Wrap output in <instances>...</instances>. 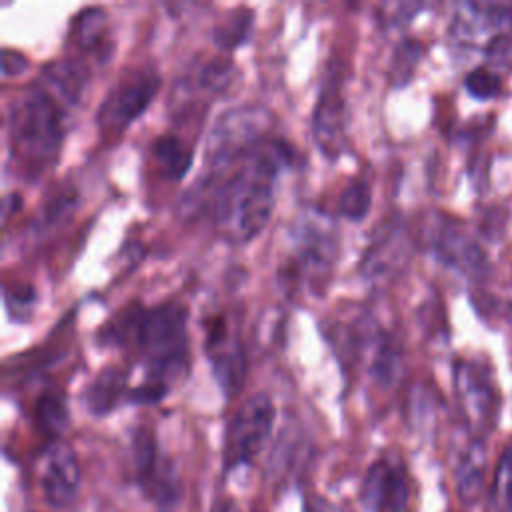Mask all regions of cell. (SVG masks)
<instances>
[{
    "mask_svg": "<svg viewBox=\"0 0 512 512\" xmlns=\"http://www.w3.org/2000/svg\"><path fill=\"white\" fill-rule=\"evenodd\" d=\"M274 404L266 392H256L230 418L224 434V470L230 472L238 466L250 464L266 440L274 424Z\"/></svg>",
    "mask_w": 512,
    "mask_h": 512,
    "instance_id": "cell-7",
    "label": "cell"
},
{
    "mask_svg": "<svg viewBox=\"0 0 512 512\" xmlns=\"http://www.w3.org/2000/svg\"><path fill=\"white\" fill-rule=\"evenodd\" d=\"M408 236L404 226L386 224L380 236L366 248L362 258V274L370 280H386L404 266L408 258Z\"/></svg>",
    "mask_w": 512,
    "mask_h": 512,
    "instance_id": "cell-15",
    "label": "cell"
},
{
    "mask_svg": "<svg viewBox=\"0 0 512 512\" xmlns=\"http://www.w3.org/2000/svg\"><path fill=\"white\" fill-rule=\"evenodd\" d=\"M78 196L76 190L70 186H62L60 190H56L50 200H46L40 206V214H38V226L40 228H52L58 222H62L76 206Z\"/></svg>",
    "mask_w": 512,
    "mask_h": 512,
    "instance_id": "cell-27",
    "label": "cell"
},
{
    "mask_svg": "<svg viewBox=\"0 0 512 512\" xmlns=\"http://www.w3.org/2000/svg\"><path fill=\"white\" fill-rule=\"evenodd\" d=\"M204 350L212 366V374L220 384L224 396H236L242 390L246 378V354L240 336L230 330L224 318H216L210 322Z\"/></svg>",
    "mask_w": 512,
    "mask_h": 512,
    "instance_id": "cell-10",
    "label": "cell"
},
{
    "mask_svg": "<svg viewBox=\"0 0 512 512\" xmlns=\"http://www.w3.org/2000/svg\"><path fill=\"white\" fill-rule=\"evenodd\" d=\"M494 496L504 512H512V444L498 460L494 474Z\"/></svg>",
    "mask_w": 512,
    "mask_h": 512,
    "instance_id": "cell-29",
    "label": "cell"
},
{
    "mask_svg": "<svg viewBox=\"0 0 512 512\" xmlns=\"http://www.w3.org/2000/svg\"><path fill=\"white\" fill-rule=\"evenodd\" d=\"M158 88L160 76L150 66H138L122 72L98 104V130L108 136L126 130L136 118L146 112Z\"/></svg>",
    "mask_w": 512,
    "mask_h": 512,
    "instance_id": "cell-6",
    "label": "cell"
},
{
    "mask_svg": "<svg viewBox=\"0 0 512 512\" xmlns=\"http://www.w3.org/2000/svg\"><path fill=\"white\" fill-rule=\"evenodd\" d=\"M484 478H486V452L482 440H474L458 458L454 480H456V492L458 498L464 504H474L482 490H484Z\"/></svg>",
    "mask_w": 512,
    "mask_h": 512,
    "instance_id": "cell-18",
    "label": "cell"
},
{
    "mask_svg": "<svg viewBox=\"0 0 512 512\" xmlns=\"http://www.w3.org/2000/svg\"><path fill=\"white\" fill-rule=\"evenodd\" d=\"M28 58L12 48H2V76L10 78V76H20L28 70Z\"/></svg>",
    "mask_w": 512,
    "mask_h": 512,
    "instance_id": "cell-31",
    "label": "cell"
},
{
    "mask_svg": "<svg viewBox=\"0 0 512 512\" xmlns=\"http://www.w3.org/2000/svg\"><path fill=\"white\" fill-rule=\"evenodd\" d=\"M450 36L460 48L480 50L490 68L512 62V6L502 2H464L456 6Z\"/></svg>",
    "mask_w": 512,
    "mask_h": 512,
    "instance_id": "cell-4",
    "label": "cell"
},
{
    "mask_svg": "<svg viewBox=\"0 0 512 512\" xmlns=\"http://www.w3.org/2000/svg\"><path fill=\"white\" fill-rule=\"evenodd\" d=\"M464 86L468 94L476 100H488L502 92V80L498 72L492 70L490 66L472 68L464 78Z\"/></svg>",
    "mask_w": 512,
    "mask_h": 512,
    "instance_id": "cell-28",
    "label": "cell"
},
{
    "mask_svg": "<svg viewBox=\"0 0 512 512\" xmlns=\"http://www.w3.org/2000/svg\"><path fill=\"white\" fill-rule=\"evenodd\" d=\"M70 110L40 84H32L8 102L6 134L12 160L28 172H40L56 162Z\"/></svg>",
    "mask_w": 512,
    "mask_h": 512,
    "instance_id": "cell-3",
    "label": "cell"
},
{
    "mask_svg": "<svg viewBox=\"0 0 512 512\" xmlns=\"http://www.w3.org/2000/svg\"><path fill=\"white\" fill-rule=\"evenodd\" d=\"M102 338L118 346L128 344L144 362L146 376L140 386L128 390L130 402L156 404L188 374V310L178 302L126 308L106 326Z\"/></svg>",
    "mask_w": 512,
    "mask_h": 512,
    "instance_id": "cell-2",
    "label": "cell"
},
{
    "mask_svg": "<svg viewBox=\"0 0 512 512\" xmlns=\"http://www.w3.org/2000/svg\"><path fill=\"white\" fill-rule=\"evenodd\" d=\"M296 256H298L300 270H304L306 274H312V276H320V274L328 272V268L332 264L334 244H332L330 236H326L324 232L306 228V230H302V234L298 238Z\"/></svg>",
    "mask_w": 512,
    "mask_h": 512,
    "instance_id": "cell-20",
    "label": "cell"
},
{
    "mask_svg": "<svg viewBox=\"0 0 512 512\" xmlns=\"http://www.w3.org/2000/svg\"><path fill=\"white\" fill-rule=\"evenodd\" d=\"M304 512H340V510L322 498H310L304 506Z\"/></svg>",
    "mask_w": 512,
    "mask_h": 512,
    "instance_id": "cell-32",
    "label": "cell"
},
{
    "mask_svg": "<svg viewBox=\"0 0 512 512\" xmlns=\"http://www.w3.org/2000/svg\"><path fill=\"white\" fill-rule=\"evenodd\" d=\"M36 294L32 286H6L4 288V302L10 318H16L24 322V318L30 316L34 306Z\"/></svg>",
    "mask_w": 512,
    "mask_h": 512,
    "instance_id": "cell-30",
    "label": "cell"
},
{
    "mask_svg": "<svg viewBox=\"0 0 512 512\" xmlns=\"http://www.w3.org/2000/svg\"><path fill=\"white\" fill-rule=\"evenodd\" d=\"M292 158L286 140L266 136L226 174L218 178L202 176L182 194L178 206L184 216H192L206 204L218 234L230 244H246L268 224L278 174Z\"/></svg>",
    "mask_w": 512,
    "mask_h": 512,
    "instance_id": "cell-1",
    "label": "cell"
},
{
    "mask_svg": "<svg viewBox=\"0 0 512 512\" xmlns=\"http://www.w3.org/2000/svg\"><path fill=\"white\" fill-rule=\"evenodd\" d=\"M214 512H238L234 506H232V502H222V504H218L216 508H214Z\"/></svg>",
    "mask_w": 512,
    "mask_h": 512,
    "instance_id": "cell-33",
    "label": "cell"
},
{
    "mask_svg": "<svg viewBox=\"0 0 512 512\" xmlns=\"http://www.w3.org/2000/svg\"><path fill=\"white\" fill-rule=\"evenodd\" d=\"M140 486L146 492V496L152 502H156L162 510L176 506L180 500V492H182L178 474H176L172 462L166 458L158 460V464L152 468V472L144 480H140Z\"/></svg>",
    "mask_w": 512,
    "mask_h": 512,
    "instance_id": "cell-22",
    "label": "cell"
},
{
    "mask_svg": "<svg viewBox=\"0 0 512 512\" xmlns=\"http://www.w3.org/2000/svg\"><path fill=\"white\" fill-rule=\"evenodd\" d=\"M428 246L434 256L470 280H484L490 274V262L482 246L472 238L464 224L436 214L428 224Z\"/></svg>",
    "mask_w": 512,
    "mask_h": 512,
    "instance_id": "cell-9",
    "label": "cell"
},
{
    "mask_svg": "<svg viewBox=\"0 0 512 512\" xmlns=\"http://www.w3.org/2000/svg\"><path fill=\"white\" fill-rule=\"evenodd\" d=\"M250 26H252V14L250 10H244V8H238L230 14H226V18H222L216 28H214V42L220 46V48H226V50H232L236 48L238 44H242L250 32Z\"/></svg>",
    "mask_w": 512,
    "mask_h": 512,
    "instance_id": "cell-24",
    "label": "cell"
},
{
    "mask_svg": "<svg viewBox=\"0 0 512 512\" xmlns=\"http://www.w3.org/2000/svg\"><path fill=\"white\" fill-rule=\"evenodd\" d=\"M68 44L82 54L106 58L110 54V20L104 8L86 6L76 12L68 26Z\"/></svg>",
    "mask_w": 512,
    "mask_h": 512,
    "instance_id": "cell-16",
    "label": "cell"
},
{
    "mask_svg": "<svg viewBox=\"0 0 512 512\" xmlns=\"http://www.w3.org/2000/svg\"><path fill=\"white\" fill-rule=\"evenodd\" d=\"M338 78H328L316 98L312 112V136L318 150L338 158L346 150V104Z\"/></svg>",
    "mask_w": 512,
    "mask_h": 512,
    "instance_id": "cell-11",
    "label": "cell"
},
{
    "mask_svg": "<svg viewBox=\"0 0 512 512\" xmlns=\"http://www.w3.org/2000/svg\"><path fill=\"white\" fill-rule=\"evenodd\" d=\"M34 82L40 84L44 90H48L68 110H72L80 104L88 88L90 68L84 60L76 56H66V58H58L44 64Z\"/></svg>",
    "mask_w": 512,
    "mask_h": 512,
    "instance_id": "cell-14",
    "label": "cell"
},
{
    "mask_svg": "<svg viewBox=\"0 0 512 512\" xmlns=\"http://www.w3.org/2000/svg\"><path fill=\"white\" fill-rule=\"evenodd\" d=\"M160 452H158V446H156V440H154V434L140 426L134 430L132 434V468H134V476L136 480H144L152 468L158 464L160 460Z\"/></svg>",
    "mask_w": 512,
    "mask_h": 512,
    "instance_id": "cell-23",
    "label": "cell"
},
{
    "mask_svg": "<svg viewBox=\"0 0 512 512\" xmlns=\"http://www.w3.org/2000/svg\"><path fill=\"white\" fill-rule=\"evenodd\" d=\"M126 382H128V372L118 368V366H106L102 368L94 380L88 384L84 392V402L90 414L94 416H104L110 410L116 408L120 398L126 394Z\"/></svg>",
    "mask_w": 512,
    "mask_h": 512,
    "instance_id": "cell-17",
    "label": "cell"
},
{
    "mask_svg": "<svg viewBox=\"0 0 512 512\" xmlns=\"http://www.w3.org/2000/svg\"><path fill=\"white\" fill-rule=\"evenodd\" d=\"M408 480L402 464L376 460L362 482V502L372 512H404L408 506Z\"/></svg>",
    "mask_w": 512,
    "mask_h": 512,
    "instance_id": "cell-12",
    "label": "cell"
},
{
    "mask_svg": "<svg viewBox=\"0 0 512 512\" xmlns=\"http://www.w3.org/2000/svg\"><path fill=\"white\" fill-rule=\"evenodd\" d=\"M150 154L160 176L168 180H180L186 176L192 164V150L180 136L172 132L156 136L150 144Z\"/></svg>",
    "mask_w": 512,
    "mask_h": 512,
    "instance_id": "cell-19",
    "label": "cell"
},
{
    "mask_svg": "<svg viewBox=\"0 0 512 512\" xmlns=\"http://www.w3.org/2000/svg\"><path fill=\"white\" fill-rule=\"evenodd\" d=\"M270 116L260 106H236L224 112L210 128L204 150L206 178H218L234 168L268 134Z\"/></svg>",
    "mask_w": 512,
    "mask_h": 512,
    "instance_id": "cell-5",
    "label": "cell"
},
{
    "mask_svg": "<svg viewBox=\"0 0 512 512\" xmlns=\"http://www.w3.org/2000/svg\"><path fill=\"white\" fill-rule=\"evenodd\" d=\"M370 204H372L370 184L362 178H356L342 190L338 198V212L352 222H360L370 212Z\"/></svg>",
    "mask_w": 512,
    "mask_h": 512,
    "instance_id": "cell-25",
    "label": "cell"
},
{
    "mask_svg": "<svg viewBox=\"0 0 512 512\" xmlns=\"http://www.w3.org/2000/svg\"><path fill=\"white\" fill-rule=\"evenodd\" d=\"M452 378L458 408L466 424L472 432L486 434L498 414V392L490 366L480 360L460 358L454 362Z\"/></svg>",
    "mask_w": 512,
    "mask_h": 512,
    "instance_id": "cell-8",
    "label": "cell"
},
{
    "mask_svg": "<svg viewBox=\"0 0 512 512\" xmlns=\"http://www.w3.org/2000/svg\"><path fill=\"white\" fill-rule=\"evenodd\" d=\"M80 488V466L70 444L54 440L46 450V462L42 472L44 498L54 508L70 506Z\"/></svg>",
    "mask_w": 512,
    "mask_h": 512,
    "instance_id": "cell-13",
    "label": "cell"
},
{
    "mask_svg": "<svg viewBox=\"0 0 512 512\" xmlns=\"http://www.w3.org/2000/svg\"><path fill=\"white\" fill-rule=\"evenodd\" d=\"M34 422L42 434H46L52 440H58V436L66 430L70 422V412L64 394L52 388L44 390L34 402Z\"/></svg>",
    "mask_w": 512,
    "mask_h": 512,
    "instance_id": "cell-21",
    "label": "cell"
},
{
    "mask_svg": "<svg viewBox=\"0 0 512 512\" xmlns=\"http://www.w3.org/2000/svg\"><path fill=\"white\" fill-rule=\"evenodd\" d=\"M422 56V44L418 40H404L394 52L392 66H390V82L394 86H404L410 82L416 64Z\"/></svg>",
    "mask_w": 512,
    "mask_h": 512,
    "instance_id": "cell-26",
    "label": "cell"
}]
</instances>
